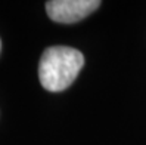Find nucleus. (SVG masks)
I'll list each match as a JSON object with an SVG mask.
<instances>
[{
    "label": "nucleus",
    "instance_id": "1",
    "mask_svg": "<svg viewBox=\"0 0 146 145\" xmlns=\"http://www.w3.org/2000/svg\"><path fill=\"white\" fill-rule=\"evenodd\" d=\"M84 65L80 50L68 46H50L43 52L38 64V79L49 92H62L77 79Z\"/></svg>",
    "mask_w": 146,
    "mask_h": 145
},
{
    "label": "nucleus",
    "instance_id": "2",
    "mask_svg": "<svg viewBox=\"0 0 146 145\" xmlns=\"http://www.w3.org/2000/svg\"><path fill=\"white\" fill-rule=\"evenodd\" d=\"M99 6V0H50L46 3V12L55 22L74 24L89 16Z\"/></svg>",
    "mask_w": 146,
    "mask_h": 145
},
{
    "label": "nucleus",
    "instance_id": "3",
    "mask_svg": "<svg viewBox=\"0 0 146 145\" xmlns=\"http://www.w3.org/2000/svg\"><path fill=\"white\" fill-rule=\"evenodd\" d=\"M0 50H2V41H0Z\"/></svg>",
    "mask_w": 146,
    "mask_h": 145
}]
</instances>
